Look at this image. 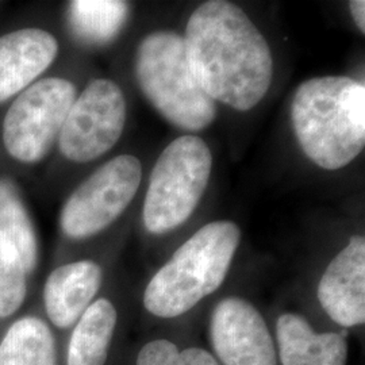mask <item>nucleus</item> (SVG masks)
I'll return each mask as SVG.
<instances>
[{"instance_id": "f257e3e1", "label": "nucleus", "mask_w": 365, "mask_h": 365, "mask_svg": "<svg viewBox=\"0 0 365 365\" xmlns=\"http://www.w3.org/2000/svg\"><path fill=\"white\" fill-rule=\"evenodd\" d=\"M182 39L194 78L215 103L249 111L267 95L274 76L272 53L235 3L200 4L190 16Z\"/></svg>"}, {"instance_id": "f03ea898", "label": "nucleus", "mask_w": 365, "mask_h": 365, "mask_svg": "<svg viewBox=\"0 0 365 365\" xmlns=\"http://www.w3.org/2000/svg\"><path fill=\"white\" fill-rule=\"evenodd\" d=\"M291 122L303 153L315 165L346 167L364 149V84L346 76L303 81L292 98Z\"/></svg>"}, {"instance_id": "7ed1b4c3", "label": "nucleus", "mask_w": 365, "mask_h": 365, "mask_svg": "<svg viewBox=\"0 0 365 365\" xmlns=\"http://www.w3.org/2000/svg\"><path fill=\"white\" fill-rule=\"evenodd\" d=\"M240 240L235 222H211L199 229L149 282L144 294L146 310L160 318L190 312L221 287Z\"/></svg>"}, {"instance_id": "20e7f679", "label": "nucleus", "mask_w": 365, "mask_h": 365, "mask_svg": "<svg viewBox=\"0 0 365 365\" xmlns=\"http://www.w3.org/2000/svg\"><path fill=\"white\" fill-rule=\"evenodd\" d=\"M135 78L149 103L173 126L200 131L215 120L217 103L194 78L180 34H148L135 54Z\"/></svg>"}, {"instance_id": "39448f33", "label": "nucleus", "mask_w": 365, "mask_h": 365, "mask_svg": "<svg viewBox=\"0 0 365 365\" xmlns=\"http://www.w3.org/2000/svg\"><path fill=\"white\" fill-rule=\"evenodd\" d=\"M212 156L196 135L172 141L157 158L145 196L143 221L148 232L164 235L195 211L209 185Z\"/></svg>"}, {"instance_id": "423d86ee", "label": "nucleus", "mask_w": 365, "mask_h": 365, "mask_svg": "<svg viewBox=\"0 0 365 365\" xmlns=\"http://www.w3.org/2000/svg\"><path fill=\"white\" fill-rule=\"evenodd\" d=\"M75 101L76 87L66 78H42L21 92L3 120L7 153L26 164L45 158L58 140Z\"/></svg>"}, {"instance_id": "0eeeda50", "label": "nucleus", "mask_w": 365, "mask_h": 365, "mask_svg": "<svg viewBox=\"0 0 365 365\" xmlns=\"http://www.w3.org/2000/svg\"><path fill=\"white\" fill-rule=\"evenodd\" d=\"M141 179L137 157L120 155L108 160L66 199L60 215L64 235L83 240L105 230L129 207Z\"/></svg>"}, {"instance_id": "6e6552de", "label": "nucleus", "mask_w": 365, "mask_h": 365, "mask_svg": "<svg viewBox=\"0 0 365 365\" xmlns=\"http://www.w3.org/2000/svg\"><path fill=\"white\" fill-rule=\"evenodd\" d=\"M126 101L119 86L96 78L84 88L71 107L58 148L66 160L90 163L117 144L125 129Z\"/></svg>"}, {"instance_id": "1a4fd4ad", "label": "nucleus", "mask_w": 365, "mask_h": 365, "mask_svg": "<svg viewBox=\"0 0 365 365\" xmlns=\"http://www.w3.org/2000/svg\"><path fill=\"white\" fill-rule=\"evenodd\" d=\"M211 339L225 365H276L271 333L259 310L247 300L226 298L217 304Z\"/></svg>"}, {"instance_id": "9d476101", "label": "nucleus", "mask_w": 365, "mask_h": 365, "mask_svg": "<svg viewBox=\"0 0 365 365\" xmlns=\"http://www.w3.org/2000/svg\"><path fill=\"white\" fill-rule=\"evenodd\" d=\"M318 299L327 315L341 327L364 324V235H353L327 265L318 286Z\"/></svg>"}, {"instance_id": "9b49d317", "label": "nucleus", "mask_w": 365, "mask_h": 365, "mask_svg": "<svg viewBox=\"0 0 365 365\" xmlns=\"http://www.w3.org/2000/svg\"><path fill=\"white\" fill-rule=\"evenodd\" d=\"M58 42L51 33L26 27L0 37V103L29 88L52 66Z\"/></svg>"}, {"instance_id": "f8f14e48", "label": "nucleus", "mask_w": 365, "mask_h": 365, "mask_svg": "<svg viewBox=\"0 0 365 365\" xmlns=\"http://www.w3.org/2000/svg\"><path fill=\"white\" fill-rule=\"evenodd\" d=\"M102 268L95 261H75L56 268L43 288L45 309L53 325L66 329L78 322L102 286Z\"/></svg>"}, {"instance_id": "ddd939ff", "label": "nucleus", "mask_w": 365, "mask_h": 365, "mask_svg": "<svg viewBox=\"0 0 365 365\" xmlns=\"http://www.w3.org/2000/svg\"><path fill=\"white\" fill-rule=\"evenodd\" d=\"M277 342L283 365H345L348 345L339 333L315 334L298 314H283L277 321Z\"/></svg>"}, {"instance_id": "4468645a", "label": "nucleus", "mask_w": 365, "mask_h": 365, "mask_svg": "<svg viewBox=\"0 0 365 365\" xmlns=\"http://www.w3.org/2000/svg\"><path fill=\"white\" fill-rule=\"evenodd\" d=\"M117 310L101 298L78 318L68 345L66 365H105L117 325Z\"/></svg>"}, {"instance_id": "2eb2a0df", "label": "nucleus", "mask_w": 365, "mask_h": 365, "mask_svg": "<svg viewBox=\"0 0 365 365\" xmlns=\"http://www.w3.org/2000/svg\"><path fill=\"white\" fill-rule=\"evenodd\" d=\"M0 365H56L49 327L33 315L16 319L0 341Z\"/></svg>"}, {"instance_id": "dca6fc26", "label": "nucleus", "mask_w": 365, "mask_h": 365, "mask_svg": "<svg viewBox=\"0 0 365 365\" xmlns=\"http://www.w3.org/2000/svg\"><path fill=\"white\" fill-rule=\"evenodd\" d=\"M69 25L80 41L103 45L115 38L129 15V4L119 0H75L69 3Z\"/></svg>"}, {"instance_id": "f3484780", "label": "nucleus", "mask_w": 365, "mask_h": 365, "mask_svg": "<svg viewBox=\"0 0 365 365\" xmlns=\"http://www.w3.org/2000/svg\"><path fill=\"white\" fill-rule=\"evenodd\" d=\"M0 233L18 249L27 274L38 262V241L31 218L14 182L0 178Z\"/></svg>"}, {"instance_id": "a211bd4d", "label": "nucleus", "mask_w": 365, "mask_h": 365, "mask_svg": "<svg viewBox=\"0 0 365 365\" xmlns=\"http://www.w3.org/2000/svg\"><path fill=\"white\" fill-rule=\"evenodd\" d=\"M27 272L18 249L0 233V318L16 313L26 298Z\"/></svg>"}, {"instance_id": "6ab92c4d", "label": "nucleus", "mask_w": 365, "mask_h": 365, "mask_svg": "<svg viewBox=\"0 0 365 365\" xmlns=\"http://www.w3.org/2000/svg\"><path fill=\"white\" fill-rule=\"evenodd\" d=\"M137 365H180V351L170 341L156 339L138 353Z\"/></svg>"}, {"instance_id": "aec40b11", "label": "nucleus", "mask_w": 365, "mask_h": 365, "mask_svg": "<svg viewBox=\"0 0 365 365\" xmlns=\"http://www.w3.org/2000/svg\"><path fill=\"white\" fill-rule=\"evenodd\" d=\"M180 365H218L209 352L200 348H188L180 352Z\"/></svg>"}, {"instance_id": "412c9836", "label": "nucleus", "mask_w": 365, "mask_h": 365, "mask_svg": "<svg viewBox=\"0 0 365 365\" xmlns=\"http://www.w3.org/2000/svg\"><path fill=\"white\" fill-rule=\"evenodd\" d=\"M349 10L352 13L353 21L359 30L365 33V1L363 0H353L349 3Z\"/></svg>"}]
</instances>
